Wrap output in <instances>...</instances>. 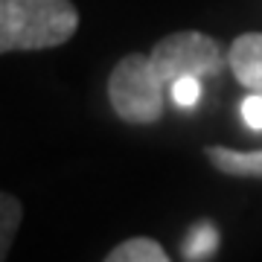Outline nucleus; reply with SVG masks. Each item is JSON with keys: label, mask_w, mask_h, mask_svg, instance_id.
I'll return each mask as SVG.
<instances>
[{"label": "nucleus", "mask_w": 262, "mask_h": 262, "mask_svg": "<svg viewBox=\"0 0 262 262\" xmlns=\"http://www.w3.org/2000/svg\"><path fill=\"white\" fill-rule=\"evenodd\" d=\"M76 24L70 0H0V50L56 47L73 35Z\"/></svg>", "instance_id": "f257e3e1"}, {"label": "nucleus", "mask_w": 262, "mask_h": 262, "mask_svg": "<svg viewBox=\"0 0 262 262\" xmlns=\"http://www.w3.org/2000/svg\"><path fill=\"white\" fill-rule=\"evenodd\" d=\"M108 94L114 111L128 122H155L163 111V82L146 56L122 58L111 73Z\"/></svg>", "instance_id": "f03ea898"}, {"label": "nucleus", "mask_w": 262, "mask_h": 262, "mask_svg": "<svg viewBox=\"0 0 262 262\" xmlns=\"http://www.w3.org/2000/svg\"><path fill=\"white\" fill-rule=\"evenodd\" d=\"M222 64L225 53L219 41L201 32H175L163 38L151 53V67L163 84H172L181 76H215Z\"/></svg>", "instance_id": "7ed1b4c3"}, {"label": "nucleus", "mask_w": 262, "mask_h": 262, "mask_svg": "<svg viewBox=\"0 0 262 262\" xmlns=\"http://www.w3.org/2000/svg\"><path fill=\"white\" fill-rule=\"evenodd\" d=\"M230 67H233L236 79L248 91L262 94V35L259 32L236 38L233 47H230Z\"/></svg>", "instance_id": "20e7f679"}, {"label": "nucleus", "mask_w": 262, "mask_h": 262, "mask_svg": "<svg viewBox=\"0 0 262 262\" xmlns=\"http://www.w3.org/2000/svg\"><path fill=\"white\" fill-rule=\"evenodd\" d=\"M210 160L222 172L230 175H262V151H230V149H207Z\"/></svg>", "instance_id": "39448f33"}, {"label": "nucleus", "mask_w": 262, "mask_h": 262, "mask_svg": "<svg viewBox=\"0 0 262 262\" xmlns=\"http://www.w3.org/2000/svg\"><path fill=\"white\" fill-rule=\"evenodd\" d=\"M105 262H169V256L151 239H128L120 248H114Z\"/></svg>", "instance_id": "423d86ee"}, {"label": "nucleus", "mask_w": 262, "mask_h": 262, "mask_svg": "<svg viewBox=\"0 0 262 262\" xmlns=\"http://www.w3.org/2000/svg\"><path fill=\"white\" fill-rule=\"evenodd\" d=\"M215 245H219V236L210 225H198L192 227V233L187 236V242H184V253H187V259H207L210 253L215 251Z\"/></svg>", "instance_id": "0eeeda50"}, {"label": "nucleus", "mask_w": 262, "mask_h": 262, "mask_svg": "<svg viewBox=\"0 0 262 262\" xmlns=\"http://www.w3.org/2000/svg\"><path fill=\"white\" fill-rule=\"evenodd\" d=\"M169 94H172L175 105L192 108L201 99V82H198V76H181V79H175V82L169 84Z\"/></svg>", "instance_id": "6e6552de"}, {"label": "nucleus", "mask_w": 262, "mask_h": 262, "mask_svg": "<svg viewBox=\"0 0 262 262\" xmlns=\"http://www.w3.org/2000/svg\"><path fill=\"white\" fill-rule=\"evenodd\" d=\"M242 117L253 131H262V94H253L242 102Z\"/></svg>", "instance_id": "1a4fd4ad"}, {"label": "nucleus", "mask_w": 262, "mask_h": 262, "mask_svg": "<svg viewBox=\"0 0 262 262\" xmlns=\"http://www.w3.org/2000/svg\"><path fill=\"white\" fill-rule=\"evenodd\" d=\"M18 225V201L9 195H3V251H6V245H9V236Z\"/></svg>", "instance_id": "9d476101"}]
</instances>
